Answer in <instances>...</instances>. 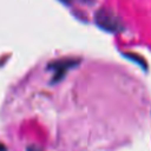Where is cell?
<instances>
[{
    "label": "cell",
    "mask_w": 151,
    "mask_h": 151,
    "mask_svg": "<svg viewBox=\"0 0 151 151\" xmlns=\"http://www.w3.org/2000/svg\"><path fill=\"white\" fill-rule=\"evenodd\" d=\"M27 151H42V150H41L40 147L35 146V145H29L28 149H27Z\"/></svg>",
    "instance_id": "1"
},
{
    "label": "cell",
    "mask_w": 151,
    "mask_h": 151,
    "mask_svg": "<svg viewBox=\"0 0 151 151\" xmlns=\"http://www.w3.org/2000/svg\"><path fill=\"white\" fill-rule=\"evenodd\" d=\"M0 151H7V149H6V145H4L2 143H0Z\"/></svg>",
    "instance_id": "2"
},
{
    "label": "cell",
    "mask_w": 151,
    "mask_h": 151,
    "mask_svg": "<svg viewBox=\"0 0 151 151\" xmlns=\"http://www.w3.org/2000/svg\"><path fill=\"white\" fill-rule=\"evenodd\" d=\"M64 1H68V0H64Z\"/></svg>",
    "instance_id": "3"
}]
</instances>
